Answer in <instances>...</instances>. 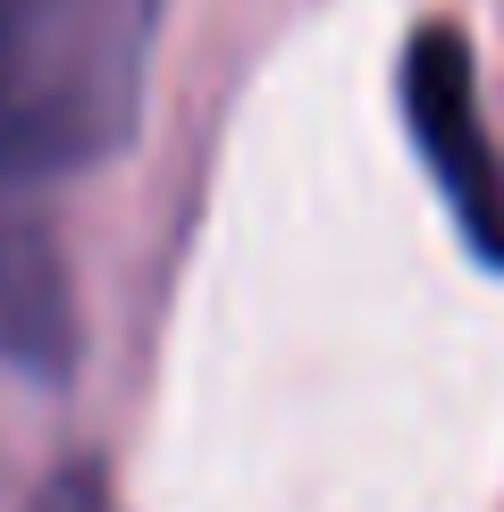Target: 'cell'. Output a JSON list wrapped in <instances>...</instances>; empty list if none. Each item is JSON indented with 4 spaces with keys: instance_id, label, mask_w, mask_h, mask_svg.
<instances>
[{
    "instance_id": "1",
    "label": "cell",
    "mask_w": 504,
    "mask_h": 512,
    "mask_svg": "<svg viewBox=\"0 0 504 512\" xmlns=\"http://www.w3.org/2000/svg\"><path fill=\"white\" fill-rule=\"evenodd\" d=\"M168 0H0V185L118 160Z\"/></svg>"
},
{
    "instance_id": "2",
    "label": "cell",
    "mask_w": 504,
    "mask_h": 512,
    "mask_svg": "<svg viewBox=\"0 0 504 512\" xmlns=\"http://www.w3.org/2000/svg\"><path fill=\"white\" fill-rule=\"evenodd\" d=\"M404 118H412V143L429 160L437 194L462 219L488 261H504V168H496V143H488V118H479V93H471V51H462L454 26H429L412 34L404 51Z\"/></svg>"
},
{
    "instance_id": "3",
    "label": "cell",
    "mask_w": 504,
    "mask_h": 512,
    "mask_svg": "<svg viewBox=\"0 0 504 512\" xmlns=\"http://www.w3.org/2000/svg\"><path fill=\"white\" fill-rule=\"evenodd\" d=\"M0 361L34 378H68L76 361V294L51 236L0 202Z\"/></svg>"
},
{
    "instance_id": "4",
    "label": "cell",
    "mask_w": 504,
    "mask_h": 512,
    "mask_svg": "<svg viewBox=\"0 0 504 512\" xmlns=\"http://www.w3.org/2000/svg\"><path fill=\"white\" fill-rule=\"evenodd\" d=\"M34 512H110V496H101V471H84V462L51 471V487L34 496Z\"/></svg>"
}]
</instances>
